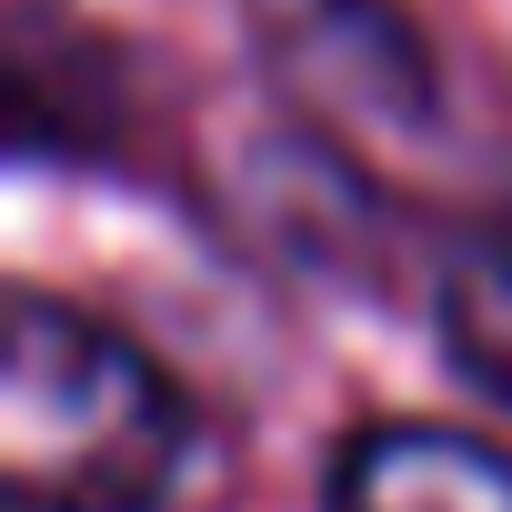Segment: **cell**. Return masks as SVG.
Listing matches in <instances>:
<instances>
[{
  "label": "cell",
  "instance_id": "6da1fadb",
  "mask_svg": "<svg viewBox=\"0 0 512 512\" xmlns=\"http://www.w3.org/2000/svg\"><path fill=\"white\" fill-rule=\"evenodd\" d=\"M191 472L181 382L101 312L21 292L0 372V492L11 512H161Z\"/></svg>",
  "mask_w": 512,
  "mask_h": 512
},
{
  "label": "cell",
  "instance_id": "7a4b0ae2",
  "mask_svg": "<svg viewBox=\"0 0 512 512\" xmlns=\"http://www.w3.org/2000/svg\"><path fill=\"white\" fill-rule=\"evenodd\" d=\"M251 31H262L272 81L322 101L332 121L352 111L402 121V131L432 121V61L392 0H251Z\"/></svg>",
  "mask_w": 512,
  "mask_h": 512
},
{
  "label": "cell",
  "instance_id": "3957f363",
  "mask_svg": "<svg viewBox=\"0 0 512 512\" xmlns=\"http://www.w3.org/2000/svg\"><path fill=\"white\" fill-rule=\"evenodd\" d=\"M131 71L101 31H81L51 0H21L11 21V141L21 161H111L121 151V111Z\"/></svg>",
  "mask_w": 512,
  "mask_h": 512
},
{
  "label": "cell",
  "instance_id": "277c9868",
  "mask_svg": "<svg viewBox=\"0 0 512 512\" xmlns=\"http://www.w3.org/2000/svg\"><path fill=\"white\" fill-rule=\"evenodd\" d=\"M322 512H512V452L462 422H362L322 462Z\"/></svg>",
  "mask_w": 512,
  "mask_h": 512
},
{
  "label": "cell",
  "instance_id": "5b68a950",
  "mask_svg": "<svg viewBox=\"0 0 512 512\" xmlns=\"http://www.w3.org/2000/svg\"><path fill=\"white\" fill-rule=\"evenodd\" d=\"M432 332L462 382L512 402V211H482L432 272Z\"/></svg>",
  "mask_w": 512,
  "mask_h": 512
}]
</instances>
